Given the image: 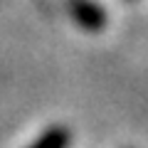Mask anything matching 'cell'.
Listing matches in <instances>:
<instances>
[{"label": "cell", "mask_w": 148, "mask_h": 148, "mask_svg": "<svg viewBox=\"0 0 148 148\" xmlns=\"http://www.w3.org/2000/svg\"><path fill=\"white\" fill-rule=\"evenodd\" d=\"M72 8V17L74 22L86 32H99L106 27V10L91 0H72L69 3Z\"/></svg>", "instance_id": "cell-1"}, {"label": "cell", "mask_w": 148, "mask_h": 148, "mask_svg": "<svg viewBox=\"0 0 148 148\" xmlns=\"http://www.w3.org/2000/svg\"><path fill=\"white\" fill-rule=\"evenodd\" d=\"M69 146H72V131L67 126H49L27 148H69Z\"/></svg>", "instance_id": "cell-2"}]
</instances>
